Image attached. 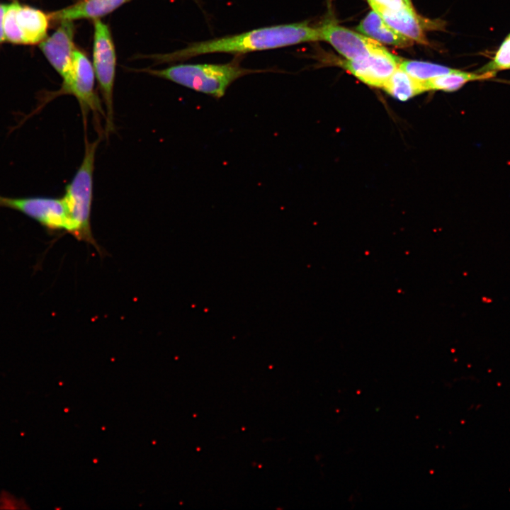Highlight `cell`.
<instances>
[{
    "mask_svg": "<svg viewBox=\"0 0 510 510\" xmlns=\"http://www.w3.org/2000/svg\"><path fill=\"white\" fill-rule=\"evenodd\" d=\"M382 89L400 101H406L426 91L424 82L416 80L399 67L384 84Z\"/></svg>",
    "mask_w": 510,
    "mask_h": 510,
    "instance_id": "obj_14",
    "label": "cell"
},
{
    "mask_svg": "<svg viewBox=\"0 0 510 510\" xmlns=\"http://www.w3.org/2000/svg\"><path fill=\"white\" fill-rule=\"evenodd\" d=\"M372 7L384 8L391 10H400L407 7L412 8V6L407 4L405 0H368Z\"/></svg>",
    "mask_w": 510,
    "mask_h": 510,
    "instance_id": "obj_19",
    "label": "cell"
},
{
    "mask_svg": "<svg viewBox=\"0 0 510 510\" xmlns=\"http://www.w3.org/2000/svg\"><path fill=\"white\" fill-rule=\"evenodd\" d=\"M142 71L217 99L222 98L229 86L239 78L267 72L242 67L237 61L225 64H181L162 69Z\"/></svg>",
    "mask_w": 510,
    "mask_h": 510,
    "instance_id": "obj_2",
    "label": "cell"
},
{
    "mask_svg": "<svg viewBox=\"0 0 510 510\" xmlns=\"http://www.w3.org/2000/svg\"><path fill=\"white\" fill-rule=\"evenodd\" d=\"M510 69V34L500 45L490 62L477 70V73L492 72Z\"/></svg>",
    "mask_w": 510,
    "mask_h": 510,
    "instance_id": "obj_17",
    "label": "cell"
},
{
    "mask_svg": "<svg viewBox=\"0 0 510 510\" xmlns=\"http://www.w3.org/2000/svg\"><path fill=\"white\" fill-rule=\"evenodd\" d=\"M130 0H79L48 14L50 21L61 22L79 19H99Z\"/></svg>",
    "mask_w": 510,
    "mask_h": 510,
    "instance_id": "obj_10",
    "label": "cell"
},
{
    "mask_svg": "<svg viewBox=\"0 0 510 510\" xmlns=\"http://www.w3.org/2000/svg\"><path fill=\"white\" fill-rule=\"evenodd\" d=\"M356 30L377 42L395 47H407L413 44L412 40L392 29L373 10L361 21Z\"/></svg>",
    "mask_w": 510,
    "mask_h": 510,
    "instance_id": "obj_13",
    "label": "cell"
},
{
    "mask_svg": "<svg viewBox=\"0 0 510 510\" xmlns=\"http://www.w3.org/2000/svg\"><path fill=\"white\" fill-rule=\"evenodd\" d=\"M496 74L471 73L456 69L455 72L435 77L424 82L426 91H455L468 82L478 80H485L492 78Z\"/></svg>",
    "mask_w": 510,
    "mask_h": 510,
    "instance_id": "obj_15",
    "label": "cell"
},
{
    "mask_svg": "<svg viewBox=\"0 0 510 510\" xmlns=\"http://www.w3.org/2000/svg\"><path fill=\"white\" fill-rule=\"evenodd\" d=\"M16 4L17 2H13L7 5L4 22L5 40L15 44H23V36L16 17Z\"/></svg>",
    "mask_w": 510,
    "mask_h": 510,
    "instance_id": "obj_18",
    "label": "cell"
},
{
    "mask_svg": "<svg viewBox=\"0 0 510 510\" xmlns=\"http://www.w3.org/2000/svg\"><path fill=\"white\" fill-rule=\"evenodd\" d=\"M16 17L24 45L38 44L46 38L50 22L48 14L17 2Z\"/></svg>",
    "mask_w": 510,
    "mask_h": 510,
    "instance_id": "obj_12",
    "label": "cell"
},
{
    "mask_svg": "<svg viewBox=\"0 0 510 510\" xmlns=\"http://www.w3.org/2000/svg\"><path fill=\"white\" fill-rule=\"evenodd\" d=\"M402 60L387 50L358 60L342 61V67L363 83L382 88Z\"/></svg>",
    "mask_w": 510,
    "mask_h": 510,
    "instance_id": "obj_9",
    "label": "cell"
},
{
    "mask_svg": "<svg viewBox=\"0 0 510 510\" xmlns=\"http://www.w3.org/2000/svg\"><path fill=\"white\" fill-rule=\"evenodd\" d=\"M93 68L106 106V135L114 130L113 87L116 55L108 25L100 19L94 20Z\"/></svg>",
    "mask_w": 510,
    "mask_h": 510,
    "instance_id": "obj_4",
    "label": "cell"
},
{
    "mask_svg": "<svg viewBox=\"0 0 510 510\" xmlns=\"http://www.w3.org/2000/svg\"><path fill=\"white\" fill-rule=\"evenodd\" d=\"M57 29L39 44V47L52 67L62 76L63 81L69 77L75 50L73 21L60 22Z\"/></svg>",
    "mask_w": 510,
    "mask_h": 510,
    "instance_id": "obj_8",
    "label": "cell"
},
{
    "mask_svg": "<svg viewBox=\"0 0 510 510\" xmlns=\"http://www.w3.org/2000/svg\"><path fill=\"white\" fill-rule=\"evenodd\" d=\"M95 73L87 56L75 49L72 72L67 80L62 82L58 94H72L77 99L82 112L84 121L91 110L98 118L102 115L106 120V112L94 89Z\"/></svg>",
    "mask_w": 510,
    "mask_h": 510,
    "instance_id": "obj_5",
    "label": "cell"
},
{
    "mask_svg": "<svg viewBox=\"0 0 510 510\" xmlns=\"http://www.w3.org/2000/svg\"><path fill=\"white\" fill-rule=\"evenodd\" d=\"M7 5L0 4V43L5 41L4 22Z\"/></svg>",
    "mask_w": 510,
    "mask_h": 510,
    "instance_id": "obj_20",
    "label": "cell"
},
{
    "mask_svg": "<svg viewBox=\"0 0 510 510\" xmlns=\"http://www.w3.org/2000/svg\"><path fill=\"white\" fill-rule=\"evenodd\" d=\"M320 40L329 43L347 60H358L386 50L378 42L341 26L326 21L317 27Z\"/></svg>",
    "mask_w": 510,
    "mask_h": 510,
    "instance_id": "obj_7",
    "label": "cell"
},
{
    "mask_svg": "<svg viewBox=\"0 0 510 510\" xmlns=\"http://www.w3.org/2000/svg\"><path fill=\"white\" fill-rule=\"evenodd\" d=\"M0 207L20 211L50 230L68 232L69 220L63 198H8L0 195Z\"/></svg>",
    "mask_w": 510,
    "mask_h": 510,
    "instance_id": "obj_6",
    "label": "cell"
},
{
    "mask_svg": "<svg viewBox=\"0 0 510 510\" xmlns=\"http://www.w3.org/2000/svg\"><path fill=\"white\" fill-rule=\"evenodd\" d=\"M405 1L407 3V4L412 6L410 0H405Z\"/></svg>",
    "mask_w": 510,
    "mask_h": 510,
    "instance_id": "obj_21",
    "label": "cell"
},
{
    "mask_svg": "<svg viewBox=\"0 0 510 510\" xmlns=\"http://www.w3.org/2000/svg\"><path fill=\"white\" fill-rule=\"evenodd\" d=\"M398 67L421 82L427 81L456 70L443 65L414 60H401Z\"/></svg>",
    "mask_w": 510,
    "mask_h": 510,
    "instance_id": "obj_16",
    "label": "cell"
},
{
    "mask_svg": "<svg viewBox=\"0 0 510 510\" xmlns=\"http://www.w3.org/2000/svg\"><path fill=\"white\" fill-rule=\"evenodd\" d=\"M373 10L400 35L412 41L426 44L421 23L413 8L407 7L400 10L375 8Z\"/></svg>",
    "mask_w": 510,
    "mask_h": 510,
    "instance_id": "obj_11",
    "label": "cell"
},
{
    "mask_svg": "<svg viewBox=\"0 0 510 510\" xmlns=\"http://www.w3.org/2000/svg\"><path fill=\"white\" fill-rule=\"evenodd\" d=\"M98 140L85 141L83 161L72 181L66 188L63 197L68 212V233L76 239L92 244L101 254L91 228V210L93 196V173L95 154Z\"/></svg>",
    "mask_w": 510,
    "mask_h": 510,
    "instance_id": "obj_3",
    "label": "cell"
},
{
    "mask_svg": "<svg viewBox=\"0 0 510 510\" xmlns=\"http://www.w3.org/2000/svg\"><path fill=\"white\" fill-rule=\"evenodd\" d=\"M317 40H320L318 28L303 21L259 28L237 35L197 42L181 50L154 58L162 62H174L205 54H244Z\"/></svg>",
    "mask_w": 510,
    "mask_h": 510,
    "instance_id": "obj_1",
    "label": "cell"
}]
</instances>
